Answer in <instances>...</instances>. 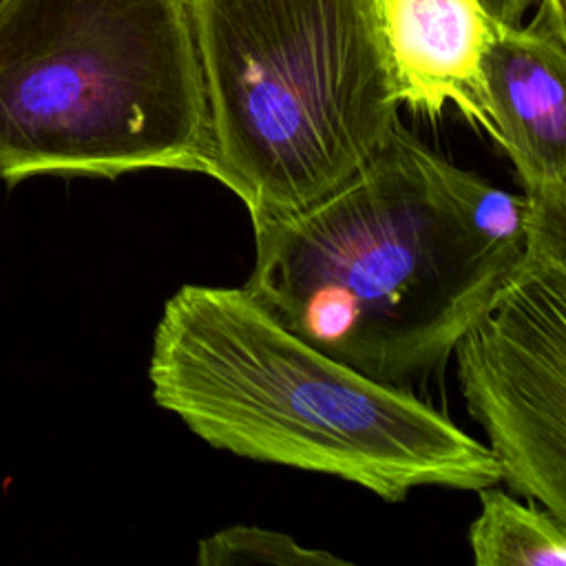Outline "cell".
<instances>
[{
    "mask_svg": "<svg viewBox=\"0 0 566 566\" xmlns=\"http://www.w3.org/2000/svg\"><path fill=\"white\" fill-rule=\"evenodd\" d=\"M254 245L245 290L281 325L411 391L520 274L528 203L458 168L398 122L332 195L254 223Z\"/></svg>",
    "mask_w": 566,
    "mask_h": 566,
    "instance_id": "6da1fadb",
    "label": "cell"
},
{
    "mask_svg": "<svg viewBox=\"0 0 566 566\" xmlns=\"http://www.w3.org/2000/svg\"><path fill=\"white\" fill-rule=\"evenodd\" d=\"M148 378L155 402L214 449L334 475L385 502L502 480L484 442L303 340L245 287H179L155 327Z\"/></svg>",
    "mask_w": 566,
    "mask_h": 566,
    "instance_id": "7a4b0ae2",
    "label": "cell"
},
{
    "mask_svg": "<svg viewBox=\"0 0 566 566\" xmlns=\"http://www.w3.org/2000/svg\"><path fill=\"white\" fill-rule=\"evenodd\" d=\"M214 146L212 177L252 226L358 175L396 128L398 95L369 0H188Z\"/></svg>",
    "mask_w": 566,
    "mask_h": 566,
    "instance_id": "3957f363",
    "label": "cell"
},
{
    "mask_svg": "<svg viewBox=\"0 0 566 566\" xmlns=\"http://www.w3.org/2000/svg\"><path fill=\"white\" fill-rule=\"evenodd\" d=\"M214 172L188 0H0V179Z\"/></svg>",
    "mask_w": 566,
    "mask_h": 566,
    "instance_id": "277c9868",
    "label": "cell"
},
{
    "mask_svg": "<svg viewBox=\"0 0 566 566\" xmlns=\"http://www.w3.org/2000/svg\"><path fill=\"white\" fill-rule=\"evenodd\" d=\"M451 354L502 480L566 522V252L528 245Z\"/></svg>",
    "mask_w": 566,
    "mask_h": 566,
    "instance_id": "5b68a950",
    "label": "cell"
},
{
    "mask_svg": "<svg viewBox=\"0 0 566 566\" xmlns=\"http://www.w3.org/2000/svg\"><path fill=\"white\" fill-rule=\"evenodd\" d=\"M566 40L495 27L482 57L489 117L528 203V245L566 252Z\"/></svg>",
    "mask_w": 566,
    "mask_h": 566,
    "instance_id": "8992f818",
    "label": "cell"
},
{
    "mask_svg": "<svg viewBox=\"0 0 566 566\" xmlns=\"http://www.w3.org/2000/svg\"><path fill=\"white\" fill-rule=\"evenodd\" d=\"M400 106L440 117L451 104L495 139L482 57L497 22L480 0H369Z\"/></svg>",
    "mask_w": 566,
    "mask_h": 566,
    "instance_id": "52a82bcc",
    "label": "cell"
},
{
    "mask_svg": "<svg viewBox=\"0 0 566 566\" xmlns=\"http://www.w3.org/2000/svg\"><path fill=\"white\" fill-rule=\"evenodd\" d=\"M480 515L469 526L475 566H564L566 522L544 506L511 497L495 484L475 491Z\"/></svg>",
    "mask_w": 566,
    "mask_h": 566,
    "instance_id": "ba28073f",
    "label": "cell"
},
{
    "mask_svg": "<svg viewBox=\"0 0 566 566\" xmlns=\"http://www.w3.org/2000/svg\"><path fill=\"white\" fill-rule=\"evenodd\" d=\"M199 566L276 564V566H334L349 564L327 551L305 548L281 531L237 524L199 542Z\"/></svg>",
    "mask_w": 566,
    "mask_h": 566,
    "instance_id": "9c48e42d",
    "label": "cell"
},
{
    "mask_svg": "<svg viewBox=\"0 0 566 566\" xmlns=\"http://www.w3.org/2000/svg\"><path fill=\"white\" fill-rule=\"evenodd\" d=\"M528 27L566 40V22H564V0H539L537 11Z\"/></svg>",
    "mask_w": 566,
    "mask_h": 566,
    "instance_id": "30bf717a",
    "label": "cell"
},
{
    "mask_svg": "<svg viewBox=\"0 0 566 566\" xmlns=\"http://www.w3.org/2000/svg\"><path fill=\"white\" fill-rule=\"evenodd\" d=\"M486 9V13L506 27H520L522 18L531 9L535 0H480Z\"/></svg>",
    "mask_w": 566,
    "mask_h": 566,
    "instance_id": "8fae6325",
    "label": "cell"
}]
</instances>
